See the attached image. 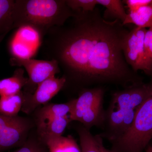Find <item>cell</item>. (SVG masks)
<instances>
[{
    "label": "cell",
    "mask_w": 152,
    "mask_h": 152,
    "mask_svg": "<svg viewBox=\"0 0 152 152\" xmlns=\"http://www.w3.org/2000/svg\"><path fill=\"white\" fill-rule=\"evenodd\" d=\"M73 18L59 50L66 72V84L70 82L81 91L106 85L124 88L143 83L125 60L123 48L130 31L121 21L106 20L97 8L75 11Z\"/></svg>",
    "instance_id": "6da1fadb"
},
{
    "label": "cell",
    "mask_w": 152,
    "mask_h": 152,
    "mask_svg": "<svg viewBox=\"0 0 152 152\" xmlns=\"http://www.w3.org/2000/svg\"><path fill=\"white\" fill-rule=\"evenodd\" d=\"M152 95V78L149 83L113 93L100 136L111 143L121 137L130 128L139 107Z\"/></svg>",
    "instance_id": "7a4b0ae2"
},
{
    "label": "cell",
    "mask_w": 152,
    "mask_h": 152,
    "mask_svg": "<svg viewBox=\"0 0 152 152\" xmlns=\"http://www.w3.org/2000/svg\"><path fill=\"white\" fill-rule=\"evenodd\" d=\"M75 15V11L68 7L66 1H15L13 28L27 25L39 31L47 29L55 25H63Z\"/></svg>",
    "instance_id": "3957f363"
},
{
    "label": "cell",
    "mask_w": 152,
    "mask_h": 152,
    "mask_svg": "<svg viewBox=\"0 0 152 152\" xmlns=\"http://www.w3.org/2000/svg\"><path fill=\"white\" fill-rule=\"evenodd\" d=\"M152 139V95L139 107L127 132L111 143L113 152H144Z\"/></svg>",
    "instance_id": "277c9868"
},
{
    "label": "cell",
    "mask_w": 152,
    "mask_h": 152,
    "mask_svg": "<svg viewBox=\"0 0 152 152\" xmlns=\"http://www.w3.org/2000/svg\"><path fill=\"white\" fill-rule=\"evenodd\" d=\"M105 89L103 87L85 88L78 97L70 113L71 121H77L90 130L93 127L102 128L105 115L104 101Z\"/></svg>",
    "instance_id": "5b68a950"
},
{
    "label": "cell",
    "mask_w": 152,
    "mask_h": 152,
    "mask_svg": "<svg viewBox=\"0 0 152 152\" xmlns=\"http://www.w3.org/2000/svg\"><path fill=\"white\" fill-rule=\"evenodd\" d=\"M34 128L31 117L0 114V152L22 146Z\"/></svg>",
    "instance_id": "8992f818"
},
{
    "label": "cell",
    "mask_w": 152,
    "mask_h": 152,
    "mask_svg": "<svg viewBox=\"0 0 152 152\" xmlns=\"http://www.w3.org/2000/svg\"><path fill=\"white\" fill-rule=\"evenodd\" d=\"M147 29L134 26L129 31L124 44L123 53L126 61L134 72L143 71L152 78L150 66L145 50L144 40Z\"/></svg>",
    "instance_id": "52a82bcc"
},
{
    "label": "cell",
    "mask_w": 152,
    "mask_h": 152,
    "mask_svg": "<svg viewBox=\"0 0 152 152\" xmlns=\"http://www.w3.org/2000/svg\"><path fill=\"white\" fill-rule=\"evenodd\" d=\"M10 62L12 66L23 67L27 71L28 75V81L23 91L31 94L34 92L41 83L55 76L60 72L58 62L56 60L45 61L12 58Z\"/></svg>",
    "instance_id": "ba28073f"
},
{
    "label": "cell",
    "mask_w": 152,
    "mask_h": 152,
    "mask_svg": "<svg viewBox=\"0 0 152 152\" xmlns=\"http://www.w3.org/2000/svg\"><path fill=\"white\" fill-rule=\"evenodd\" d=\"M66 79L64 76L56 78L55 76L47 79L38 86L32 94L24 92V102L21 111L31 115L41 106L49 102L66 85Z\"/></svg>",
    "instance_id": "9c48e42d"
},
{
    "label": "cell",
    "mask_w": 152,
    "mask_h": 152,
    "mask_svg": "<svg viewBox=\"0 0 152 152\" xmlns=\"http://www.w3.org/2000/svg\"><path fill=\"white\" fill-rule=\"evenodd\" d=\"M40 31L34 27L26 25L19 27L10 42L12 58L31 59L40 45Z\"/></svg>",
    "instance_id": "30bf717a"
},
{
    "label": "cell",
    "mask_w": 152,
    "mask_h": 152,
    "mask_svg": "<svg viewBox=\"0 0 152 152\" xmlns=\"http://www.w3.org/2000/svg\"><path fill=\"white\" fill-rule=\"evenodd\" d=\"M75 102L73 99L65 103H48L38 107L31 115L35 128L57 118L69 115Z\"/></svg>",
    "instance_id": "8fae6325"
},
{
    "label": "cell",
    "mask_w": 152,
    "mask_h": 152,
    "mask_svg": "<svg viewBox=\"0 0 152 152\" xmlns=\"http://www.w3.org/2000/svg\"><path fill=\"white\" fill-rule=\"evenodd\" d=\"M75 127L78 135L82 152H113L105 147L103 139L99 134H93L90 130L80 123Z\"/></svg>",
    "instance_id": "7c38bea8"
},
{
    "label": "cell",
    "mask_w": 152,
    "mask_h": 152,
    "mask_svg": "<svg viewBox=\"0 0 152 152\" xmlns=\"http://www.w3.org/2000/svg\"><path fill=\"white\" fill-rule=\"evenodd\" d=\"M28 78L24 76V70L17 69L10 77L0 80V97L16 94L21 91L27 83Z\"/></svg>",
    "instance_id": "4fadbf2b"
},
{
    "label": "cell",
    "mask_w": 152,
    "mask_h": 152,
    "mask_svg": "<svg viewBox=\"0 0 152 152\" xmlns=\"http://www.w3.org/2000/svg\"><path fill=\"white\" fill-rule=\"evenodd\" d=\"M41 139L49 152H82L80 145L72 135L50 136Z\"/></svg>",
    "instance_id": "5bb4252c"
},
{
    "label": "cell",
    "mask_w": 152,
    "mask_h": 152,
    "mask_svg": "<svg viewBox=\"0 0 152 152\" xmlns=\"http://www.w3.org/2000/svg\"><path fill=\"white\" fill-rule=\"evenodd\" d=\"M24 102V92L22 90L16 94L0 97V114L8 117L18 115Z\"/></svg>",
    "instance_id": "9a60e30c"
},
{
    "label": "cell",
    "mask_w": 152,
    "mask_h": 152,
    "mask_svg": "<svg viewBox=\"0 0 152 152\" xmlns=\"http://www.w3.org/2000/svg\"><path fill=\"white\" fill-rule=\"evenodd\" d=\"M71 122L69 115L60 117L35 128L36 130L41 138L50 136H61Z\"/></svg>",
    "instance_id": "2e32d148"
},
{
    "label": "cell",
    "mask_w": 152,
    "mask_h": 152,
    "mask_svg": "<svg viewBox=\"0 0 152 152\" xmlns=\"http://www.w3.org/2000/svg\"><path fill=\"white\" fill-rule=\"evenodd\" d=\"M129 24H133L136 26L144 28L151 27L152 4L127 14L123 24L125 26Z\"/></svg>",
    "instance_id": "e0dca14e"
},
{
    "label": "cell",
    "mask_w": 152,
    "mask_h": 152,
    "mask_svg": "<svg viewBox=\"0 0 152 152\" xmlns=\"http://www.w3.org/2000/svg\"><path fill=\"white\" fill-rule=\"evenodd\" d=\"M98 5L103 6L106 8L103 18L107 21L119 20L124 21L127 13L125 11L123 1L121 0H96Z\"/></svg>",
    "instance_id": "ac0fdd59"
},
{
    "label": "cell",
    "mask_w": 152,
    "mask_h": 152,
    "mask_svg": "<svg viewBox=\"0 0 152 152\" xmlns=\"http://www.w3.org/2000/svg\"><path fill=\"white\" fill-rule=\"evenodd\" d=\"M15 1L0 0V34L13 28V11Z\"/></svg>",
    "instance_id": "d6986e66"
},
{
    "label": "cell",
    "mask_w": 152,
    "mask_h": 152,
    "mask_svg": "<svg viewBox=\"0 0 152 152\" xmlns=\"http://www.w3.org/2000/svg\"><path fill=\"white\" fill-rule=\"evenodd\" d=\"M12 152H49L46 145L38 135L35 127L24 144Z\"/></svg>",
    "instance_id": "ffe728a7"
},
{
    "label": "cell",
    "mask_w": 152,
    "mask_h": 152,
    "mask_svg": "<svg viewBox=\"0 0 152 152\" xmlns=\"http://www.w3.org/2000/svg\"><path fill=\"white\" fill-rule=\"evenodd\" d=\"M66 3L73 11L78 10L83 12H92L98 5L96 0H67Z\"/></svg>",
    "instance_id": "44dd1931"
},
{
    "label": "cell",
    "mask_w": 152,
    "mask_h": 152,
    "mask_svg": "<svg viewBox=\"0 0 152 152\" xmlns=\"http://www.w3.org/2000/svg\"><path fill=\"white\" fill-rule=\"evenodd\" d=\"M145 50L150 66L152 68V27L147 29L145 40Z\"/></svg>",
    "instance_id": "7402d4cb"
},
{
    "label": "cell",
    "mask_w": 152,
    "mask_h": 152,
    "mask_svg": "<svg viewBox=\"0 0 152 152\" xmlns=\"http://www.w3.org/2000/svg\"><path fill=\"white\" fill-rule=\"evenodd\" d=\"M124 1L129 9V12L152 4V0H126Z\"/></svg>",
    "instance_id": "603a6c76"
},
{
    "label": "cell",
    "mask_w": 152,
    "mask_h": 152,
    "mask_svg": "<svg viewBox=\"0 0 152 152\" xmlns=\"http://www.w3.org/2000/svg\"><path fill=\"white\" fill-rule=\"evenodd\" d=\"M152 152V145H148L145 152Z\"/></svg>",
    "instance_id": "cb8c5ba5"
}]
</instances>
